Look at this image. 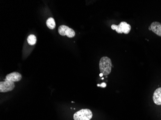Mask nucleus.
<instances>
[{
    "instance_id": "f03ea898",
    "label": "nucleus",
    "mask_w": 161,
    "mask_h": 120,
    "mask_svg": "<svg viewBox=\"0 0 161 120\" xmlns=\"http://www.w3.org/2000/svg\"><path fill=\"white\" fill-rule=\"evenodd\" d=\"M93 117L92 111L88 109H81L74 114L75 120H90Z\"/></svg>"
},
{
    "instance_id": "1a4fd4ad",
    "label": "nucleus",
    "mask_w": 161,
    "mask_h": 120,
    "mask_svg": "<svg viewBox=\"0 0 161 120\" xmlns=\"http://www.w3.org/2000/svg\"><path fill=\"white\" fill-rule=\"evenodd\" d=\"M47 26L48 28L50 29H55L56 27V23H55V21L53 18H50L47 20Z\"/></svg>"
},
{
    "instance_id": "6e6552de",
    "label": "nucleus",
    "mask_w": 161,
    "mask_h": 120,
    "mask_svg": "<svg viewBox=\"0 0 161 120\" xmlns=\"http://www.w3.org/2000/svg\"><path fill=\"white\" fill-rule=\"evenodd\" d=\"M153 101L155 104L161 105V87L157 88L153 93Z\"/></svg>"
},
{
    "instance_id": "423d86ee",
    "label": "nucleus",
    "mask_w": 161,
    "mask_h": 120,
    "mask_svg": "<svg viewBox=\"0 0 161 120\" xmlns=\"http://www.w3.org/2000/svg\"><path fill=\"white\" fill-rule=\"evenodd\" d=\"M22 78V76L18 72H14L8 74L5 77V79L9 80L12 82H19L20 81Z\"/></svg>"
},
{
    "instance_id": "9d476101",
    "label": "nucleus",
    "mask_w": 161,
    "mask_h": 120,
    "mask_svg": "<svg viewBox=\"0 0 161 120\" xmlns=\"http://www.w3.org/2000/svg\"><path fill=\"white\" fill-rule=\"evenodd\" d=\"M27 41H28L29 44L30 45H34L36 44L37 39L36 37L34 35H30L28 36L27 38Z\"/></svg>"
},
{
    "instance_id": "20e7f679",
    "label": "nucleus",
    "mask_w": 161,
    "mask_h": 120,
    "mask_svg": "<svg viewBox=\"0 0 161 120\" xmlns=\"http://www.w3.org/2000/svg\"><path fill=\"white\" fill-rule=\"evenodd\" d=\"M58 33L62 36H67L69 38H72L75 35V32L74 29L65 25H61L58 29Z\"/></svg>"
},
{
    "instance_id": "39448f33",
    "label": "nucleus",
    "mask_w": 161,
    "mask_h": 120,
    "mask_svg": "<svg viewBox=\"0 0 161 120\" xmlns=\"http://www.w3.org/2000/svg\"><path fill=\"white\" fill-rule=\"evenodd\" d=\"M15 87L14 82L4 79V81L0 82V92H7L13 90Z\"/></svg>"
},
{
    "instance_id": "7ed1b4c3",
    "label": "nucleus",
    "mask_w": 161,
    "mask_h": 120,
    "mask_svg": "<svg viewBox=\"0 0 161 120\" xmlns=\"http://www.w3.org/2000/svg\"><path fill=\"white\" fill-rule=\"evenodd\" d=\"M111 28L112 29L116 30V31L119 34H128L131 29V27L130 24L126 23V22H121L119 25H116L114 24L112 25Z\"/></svg>"
},
{
    "instance_id": "f257e3e1",
    "label": "nucleus",
    "mask_w": 161,
    "mask_h": 120,
    "mask_svg": "<svg viewBox=\"0 0 161 120\" xmlns=\"http://www.w3.org/2000/svg\"><path fill=\"white\" fill-rule=\"evenodd\" d=\"M99 67L100 73L105 76L109 75L112 71V63L111 59L107 56L101 58L99 61Z\"/></svg>"
},
{
    "instance_id": "9b49d317",
    "label": "nucleus",
    "mask_w": 161,
    "mask_h": 120,
    "mask_svg": "<svg viewBox=\"0 0 161 120\" xmlns=\"http://www.w3.org/2000/svg\"><path fill=\"white\" fill-rule=\"evenodd\" d=\"M103 76V74H101H101H100V76Z\"/></svg>"
},
{
    "instance_id": "0eeeda50",
    "label": "nucleus",
    "mask_w": 161,
    "mask_h": 120,
    "mask_svg": "<svg viewBox=\"0 0 161 120\" xmlns=\"http://www.w3.org/2000/svg\"><path fill=\"white\" fill-rule=\"evenodd\" d=\"M149 30H152L158 36L161 37V23L158 22H153L151 24Z\"/></svg>"
}]
</instances>
